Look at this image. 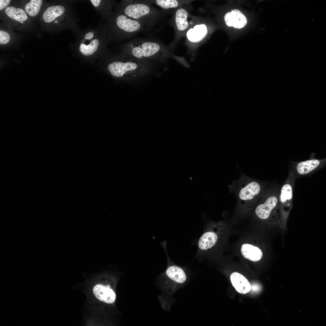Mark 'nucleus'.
I'll list each match as a JSON object with an SVG mask.
<instances>
[{
	"instance_id": "nucleus-26",
	"label": "nucleus",
	"mask_w": 326,
	"mask_h": 326,
	"mask_svg": "<svg viewBox=\"0 0 326 326\" xmlns=\"http://www.w3.org/2000/svg\"><path fill=\"white\" fill-rule=\"evenodd\" d=\"M91 2L93 5L96 7H97L100 4L101 2L100 0H91Z\"/></svg>"
},
{
	"instance_id": "nucleus-6",
	"label": "nucleus",
	"mask_w": 326,
	"mask_h": 326,
	"mask_svg": "<svg viewBox=\"0 0 326 326\" xmlns=\"http://www.w3.org/2000/svg\"><path fill=\"white\" fill-rule=\"evenodd\" d=\"M124 14L141 23L143 25L150 24L152 11L147 4L135 3L125 5Z\"/></svg>"
},
{
	"instance_id": "nucleus-22",
	"label": "nucleus",
	"mask_w": 326,
	"mask_h": 326,
	"mask_svg": "<svg viewBox=\"0 0 326 326\" xmlns=\"http://www.w3.org/2000/svg\"><path fill=\"white\" fill-rule=\"evenodd\" d=\"M10 39V35L7 32L4 31L0 30V44H7L9 42Z\"/></svg>"
},
{
	"instance_id": "nucleus-27",
	"label": "nucleus",
	"mask_w": 326,
	"mask_h": 326,
	"mask_svg": "<svg viewBox=\"0 0 326 326\" xmlns=\"http://www.w3.org/2000/svg\"><path fill=\"white\" fill-rule=\"evenodd\" d=\"M55 23H57V22H58L57 21H55Z\"/></svg>"
},
{
	"instance_id": "nucleus-2",
	"label": "nucleus",
	"mask_w": 326,
	"mask_h": 326,
	"mask_svg": "<svg viewBox=\"0 0 326 326\" xmlns=\"http://www.w3.org/2000/svg\"><path fill=\"white\" fill-rule=\"evenodd\" d=\"M254 210L255 217L260 221L280 229V216L279 197L271 190L263 192Z\"/></svg>"
},
{
	"instance_id": "nucleus-13",
	"label": "nucleus",
	"mask_w": 326,
	"mask_h": 326,
	"mask_svg": "<svg viewBox=\"0 0 326 326\" xmlns=\"http://www.w3.org/2000/svg\"><path fill=\"white\" fill-rule=\"evenodd\" d=\"M93 292L99 300L108 304L113 303L116 300V295L109 285L98 284L93 288Z\"/></svg>"
},
{
	"instance_id": "nucleus-12",
	"label": "nucleus",
	"mask_w": 326,
	"mask_h": 326,
	"mask_svg": "<svg viewBox=\"0 0 326 326\" xmlns=\"http://www.w3.org/2000/svg\"><path fill=\"white\" fill-rule=\"evenodd\" d=\"M224 20L226 25L237 29L245 26L247 20L245 16L238 9H234L225 15Z\"/></svg>"
},
{
	"instance_id": "nucleus-17",
	"label": "nucleus",
	"mask_w": 326,
	"mask_h": 326,
	"mask_svg": "<svg viewBox=\"0 0 326 326\" xmlns=\"http://www.w3.org/2000/svg\"><path fill=\"white\" fill-rule=\"evenodd\" d=\"M188 13L186 10L182 8L178 9L176 13L175 22L178 29L180 31L186 30L188 26L187 21Z\"/></svg>"
},
{
	"instance_id": "nucleus-20",
	"label": "nucleus",
	"mask_w": 326,
	"mask_h": 326,
	"mask_svg": "<svg viewBox=\"0 0 326 326\" xmlns=\"http://www.w3.org/2000/svg\"><path fill=\"white\" fill-rule=\"evenodd\" d=\"M99 44V41L97 39L92 40L88 45L82 43L79 49L81 52L84 55L89 56L97 50Z\"/></svg>"
},
{
	"instance_id": "nucleus-28",
	"label": "nucleus",
	"mask_w": 326,
	"mask_h": 326,
	"mask_svg": "<svg viewBox=\"0 0 326 326\" xmlns=\"http://www.w3.org/2000/svg\"><path fill=\"white\" fill-rule=\"evenodd\" d=\"M23 21H21V23H23Z\"/></svg>"
},
{
	"instance_id": "nucleus-18",
	"label": "nucleus",
	"mask_w": 326,
	"mask_h": 326,
	"mask_svg": "<svg viewBox=\"0 0 326 326\" xmlns=\"http://www.w3.org/2000/svg\"><path fill=\"white\" fill-rule=\"evenodd\" d=\"M5 12L10 18L20 22L25 21L27 18L25 11L20 8L8 7L5 8Z\"/></svg>"
},
{
	"instance_id": "nucleus-4",
	"label": "nucleus",
	"mask_w": 326,
	"mask_h": 326,
	"mask_svg": "<svg viewBox=\"0 0 326 326\" xmlns=\"http://www.w3.org/2000/svg\"><path fill=\"white\" fill-rule=\"evenodd\" d=\"M144 66L139 60L126 55L121 61L110 63L108 68L114 76L131 79L139 75L143 70Z\"/></svg>"
},
{
	"instance_id": "nucleus-10",
	"label": "nucleus",
	"mask_w": 326,
	"mask_h": 326,
	"mask_svg": "<svg viewBox=\"0 0 326 326\" xmlns=\"http://www.w3.org/2000/svg\"><path fill=\"white\" fill-rule=\"evenodd\" d=\"M116 23L118 27L123 32L125 36L137 33L143 26L140 22L131 18L124 14L117 16Z\"/></svg>"
},
{
	"instance_id": "nucleus-9",
	"label": "nucleus",
	"mask_w": 326,
	"mask_h": 326,
	"mask_svg": "<svg viewBox=\"0 0 326 326\" xmlns=\"http://www.w3.org/2000/svg\"><path fill=\"white\" fill-rule=\"evenodd\" d=\"M263 244L246 242L243 243L240 248V252L245 259L253 262L260 261L264 253L266 252Z\"/></svg>"
},
{
	"instance_id": "nucleus-19",
	"label": "nucleus",
	"mask_w": 326,
	"mask_h": 326,
	"mask_svg": "<svg viewBox=\"0 0 326 326\" xmlns=\"http://www.w3.org/2000/svg\"><path fill=\"white\" fill-rule=\"evenodd\" d=\"M41 0H31L25 6L27 13L31 16L36 15L39 13L42 4Z\"/></svg>"
},
{
	"instance_id": "nucleus-14",
	"label": "nucleus",
	"mask_w": 326,
	"mask_h": 326,
	"mask_svg": "<svg viewBox=\"0 0 326 326\" xmlns=\"http://www.w3.org/2000/svg\"><path fill=\"white\" fill-rule=\"evenodd\" d=\"M230 278L233 286L237 292L245 294L250 292L251 284L242 274L237 272H233L231 275Z\"/></svg>"
},
{
	"instance_id": "nucleus-3",
	"label": "nucleus",
	"mask_w": 326,
	"mask_h": 326,
	"mask_svg": "<svg viewBox=\"0 0 326 326\" xmlns=\"http://www.w3.org/2000/svg\"><path fill=\"white\" fill-rule=\"evenodd\" d=\"M125 53L139 60H159L162 59L159 44L150 39H140L131 41L125 46Z\"/></svg>"
},
{
	"instance_id": "nucleus-8",
	"label": "nucleus",
	"mask_w": 326,
	"mask_h": 326,
	"mask_svg": "<svg viewBox=\"0 0 326 326\" xmlns=\"http://www.w3.org/2000/svg\"><path fill=\"white\" fill-rule=\"evenodd\" d=\"M315 153L311 154V158L308 160L295 163L292 169L298 174L305 175L323 167L325 164L326 159L315 158Z\"/></svg>"
},
{
	"instance_id": "nucleus-7",
	"label": "nucleus",
	"mask_w": 326,
	"mask_h": 326,
	"mask_svg": "<svg viewBox=\"0 0 326 326\" xmlns=\"http://www.w3.org/2000/svg\"><path fill=\"white\" fill-rule=\"evenodd\" d=\"M292 188L289 183H286L282 187L279 197L280 216V229L286 230L287 219L291 208Z\"/></svg>"
},
{
	"instance_id": "nucleus-5",
	"label": "nucleus",
	"mask_w": 326,
	"mask_h": 326,
	"mask_svg": "<svg viewBox=\"0 0 326 326\" xmlns=\"http://www.w3.org/2000/svg\"><path fill=\"white\" fill-rule=\"evenodd\" d=\"M168 257V266L165 273L167 285L166 290L168 294L172 296L185 286L190 278L184 268L174 264Z\"/></svg>"
},
{
	"instance_id": "nucleus-21",
	"label": "nucleus",
	"mask_w": 326,
	"mask_h": 326,
	"mask_svg": "<svg viewBox=\"0 0 326 326\" xmlns=\"http://www.w3.org/2000/svg\"><path fill=\"white\" fill-rule=\"evenodd\" d=\"M156 3L157 5L165 9L175 8L178 5V3L175 0H157Z\"/></svg>"
},
{
	"instance_id": "nucleus-24",
	"label": "nucleus",
	"mask_w": 326,
	"mask_h": 326,
	"mask_svg": "<svg viewBox=\"0 0 326 326\" xmlns=\"http://www.w3.org/2000/svg\"><path fill=\"white\" fill-rule=\"evenodd\" d=\"M10 2V0H0V9L1 10L7 6L9 4Z\"/></svg>"
},
{
	"instance_id": "nucleus-11",
	"label": "nucleus",
	"mask_w": 326,
	"mask_h": 326,
	"mask_svg": "<svg viewBox=\"0 0 326 326\" xmlns=\"http://www.w3.org/2000/svg\"><path fill=\"white\" fill-rule=\"evenodd\" d=\"M219 229H209L201 236L198 241L199 249L201 251L209 250L216 246L220 238Z\"/></svg>"
},
{
	"instance_id": "nucleus-15",
	"label": "nucleus",
	"mask_w": 326,
	"mask_h": 326,
	"mask_svg": "<svg viewBox=\"0 0 326 326\" xmlns=\"http://www.w3.org/2000/svg\"><path fill=\"white\" fill-rule=\"evenodd\" d=\"M64 11V8L62 5H58L49 7L46 9L43 13V19L46 22H50L57 17L62 15Z\"/></svg>"
},
{
	"instance_id": "nucleus-1",
	"label": "nucleus",
	"mask_w": 326,
	"mask_h": 326,
	"mask_svg": "<svg viewBox=\"0 0 326 326\" xmlns=\"http://www.w3.org/2000/svg\"><path fill=\"white\" fill-rule=\"evenodd\" d=\"M229 187L236 197L238 206L245 210L253 207L264 192L262 185L259 181L243 174Z\"/></svg>"
},
{
	"instance_id": "nucleus-23",
	"label": "nucleus",
	"mask_w": 326,
	"mask_h": 326,
	"mask_svg": "<svg viewBox=\"0 0 326 326\" xmlns=\"http://www.w3.org/2000/svg\"><path fill=\"white\" fill-rule=\"evenodd\" d=\"M261 286L259 284L254 283L251 285L250 291L251 292L255 293L258 292L261 290Z\"/></svg>"
},
{
	"instance_id": "nucleus-16",
	"label": "nucleus",
	"mask_w": 326,
	"mask_h": 326,
	"mask_svg": "<svg viewBox=\"0 0 326 326\" xmlns=\"http://www.w3.org/2000/svg\"><path fill=\"white\" fill-rule=\"evenodd\" d=\"M207 28L205 25H197L193 28L190 29L187 33L188 39L192 42H196L200 40L206 34Z\"/></svg>"
},
{
	"instance_id": "nucleus-25",
	"label": "nucleus",
	"mask_w": 326,
	"mask_h": 326,
	"mask_svg": "<svg viewBox=\"0 0 326 326\" xmlns=\"http://www.w3.org/2000/svg\"><path fill=\"white\" fill-rule=\"evenodd\" d=\"M93 33L91 32H89L85 35V38L86 39H90L93 37Z\"/></svg>"
}]
</instances>
